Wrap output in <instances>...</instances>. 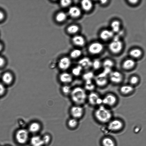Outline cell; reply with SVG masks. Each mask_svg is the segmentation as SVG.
<instances>
[{"label":"cell","instance_id":"cell-42","mask_svg":"<svg viewBox=\"0 0 146 146\" xmlns=\"http://www.w3.org/2000/svg\"><path fill=\"white\" fill-rule=\"evenodd\" d=\"M5 17V14L4 12L0 9V22L4 21Z\"/></svg>","mask_w":146,"mask_h":146},{"label":"cell","instance_id":"cell-18","mask_svg":"<svg viewBox=\"0 0 146 146\" xmlns=\"http://www.w3.org/2000/svg\"><path fill=\"white\" fill-rule=\"evenodd\" d=\"M82 12L80 8L74 6L69 8L68 14L71 18L73 19H77L81 17Z\"/></svg>","mask_w":146,"mask_h":146},{"label":"cell","instance_id":"cell-27","mask_svg":"<svg viewBox=\"0 0 146 146\" xmlns=\"http://www.w3.org/2000/svg\"><path fill=\"white\" fill-rule=\"evenodd\" d=\"M82 50L79 48L74 49L70 53V58L73 59L78 58L82 56Z\"/></svg>","mask_w":146,"mask_h":146},{"label":"cell","instance_id":"cell-17","mask_svg":"<svg viewBox=\"0 0 146 146\" xmlns=\"http://www.w3.org/2000/svg\"><path fill=\"white\" fill-rule=\"evenodd\" d=\"M71 41L74 45L79 48L84 47L86 44V40L85 37L78 34L73 36Z\"/></svg>","mask_w":146,"mask_h":146},{"label":"cell","instance_id":"cell-38","mask_svg":"<svg viewBox=\"0 0 146 146\" xmlns=\"http://www.w3.org/2000/svg\"><path fill=\"white\" fill-rule=\"evenodd\" d=\"M78 124L77 119L73 118L69 119L68 121V126L71 128L75 127Z\"/></svg>","mask_w":146,"mask_h":146},{"label":"cell","instance_id":"cell-3","mask_svg":"<svg viewBox=\"0 0 146 146\" xmlns=\"http://www.w3.org/2000/svg\"><path fill=\"white\" fill-rule=\"evenodd\" d=\"M97 107L94 111V115L95 118L102 123L110 121L113 115L111 111L109 108L103 104Z\"/></svg>","mask_w":146,"mask_h":146},{"label":"cell","instance_id":"cell-40","mask_svg":"<svg viewBox=\"0 0 146 146\" xmlns=\"http://www.w3.org/2000/svg\"><path fill=\"white\" fill-rule=\"evenodd\" d=\"M111 1L108 0H98L97 3L101 6L105 7L107 6L110 3Z\"/></svg>","mask_w":146,"mask_h":146},{"label":"cell","instance_id":"cell-22","mask_svg":"<svg viewBox=\"0 0 146 146\" xmlns=\"http://www.w3.org/2000/svg\"><path fill=\"white\" fill-rule=\"evenodd\" d=\"M123 126V123L120 120L115 119L110 121L108 128L112 130L116 131L120 129Z\"/></svg>","mask_w":146,"mask_h":146},{"label":"cell","instance_id":"cell-29","mask_svg":"<svg viewBox=\"0 0 146 146\" xmlns=\"http://www.w3.org/2000/svg\"><path fill=\"white\" fill-rule=\"evenodd\" d=\"M96 87V86L93 81V80H88L85 81L84 87V88L86 90L90 92L94 91Z\"/></svg>","mask_w":146,"mask_h":146},{"label":"cell","instance_id":"cell-13","mask_svg":"<svg viewBox=\"0 0 146 146\" xmlns=\"http://www.w3.org/2000/svg\"><path fill=\"white\" fill-rule=\"evenodd\" d=\"M122 27L121 21L118 19L114 18L110 22L108 28L115 35L118 33L122 30Z\"/></svg>","mask_w":146,"mask_h":146},{"label":"cell","instance_id":"cell-26","mask_svg":"<svg viewBox=\"0 0 146 146\" xmlns=\"http://www.w3.org/2000/svg\"><path fill=\"white\" fill-rule=\"evenodd\" d=\"M30 143L32 146H43L44 145L42 138L38 135L32 137L31 139Z\"/></svg>","mask_w":146,"mask_h":146},{"label":"cell","instance_id":"cell-37","mask_svg":"<svg viewBox=\"0 0 146 146\" xmlns=\"http://www.w3.org/2000/svg\"><path fill=\"white\" fill-rule=\"evenodd\" d=\"M126 3L129 6L135 7L141 3V0H127L125 1Z\"/></svg>","mask_w":146,"mask_h":146},{"label":"cell","instance_id":"cell-5","mask_svg":"<svg viewBox=\"0 0 146 146\" xmlns=\"http://www.w3.org/2000/svg\"><path fill=\"white\" fill-rule=\"evenodd\" d=\"M115 35V34L109 28L101 29L98 34V40L104 44H107L111 40Z\"/></svg>","mask_w":146,"mask_h":146},{"label":"cell","instance_id":"cell-33","mask_svg":"<svg viewBox=\"0 0 146 146\" xmlns=\"http://www.w3.org/2000/svg\"><path fill=\"white\" fill-rule=\"evenodd\" d=\"M83 70L82 67L78 64L72 69L71 74L72 76H79L82 74Z\"/></svg>","mask_w":146,"mask_h":146},{"label":"cell","instance_id":"cell-36","mask_svg":"<svg viewBox=\"0 0 146 146\" xmlns=\"http://www.w3.org/2000/svg\"><path fill=\"white\" fill-rule=\"evenodd\" d=\"M102 143L104 146H115L113 141L109 138H105L102 140Z\"/></svg>","mask_w":146,"mask_h":146},{"label":"cell","instance_id":"cell-2","mask_svg":"<svg viewBox=\"0 0 146 146\" xmlns=\"http://www.w3.org/2000/svg\"><path fill=\"white\" fill-rule=\"evenodd\" d=\"M87 95L84 88L77 86L72 89L69 96L74 105L82 106L87 101Z\"/></svg>","mask_w":146,"mask_h":146},{"label":"cell","instance_id":"cell-15","mask_svg":"<svg viewBox=\"0 0 146 146\" xmlns=\"http://www.w3.org/2000/svg\"><path fill=\"white\" fill-rule=\"evenodd\" d=\"M72 64L71 58L67 56L61 57L59 60L58 66L59 69L64 71L68 70Z\"/></svg>","mask_w":146,"mask_h":146},{"label":"cell","instance_id":"cell-28","mask_svg":"<svg viewBox=\"0 0 146 146\" xmlns=\"http://www.w3.org/2000/svg\"><path fill=\"white\" fill-rule=\"evenodd\" d=\"M102 67V61L98 58L92 60V68L94 70H98Z\"/></svg>","mask_w":146,"mask_h":146},{"label":"cell","instance_id":"cell-30","mask_svg":"<svg viewBox=\"0 0 146 146\" xmlns=\"http://www.w3.org/2000/svg\"><path fill=\"white\" fill-rule=\"evenodd\" d=\"M2 79L3 82L6 84H9L11 83L13 79L11 74L8 72L5 73L3 75Z\"/></svg>","mask_w":146,"mask_h":146},{"label":"cell","instance_id":"cell-19","mask_svg":"<svg viewBox=\"0 0 146 146\" xmlns=\"http://www.w3.org/2000/svg\"><path fill=\"white\" fill-rule=\"evenodd\" d=\"M58 78L60 82L64 84H68L71 83L73 80L72 74L65 71L60 74Z\"/></svg>","mask_w":146,"mask_h":146},{"label":"cell","instance_id":"cell-44","mask_svg":"<svg viewBox=\"0 0 146 146\" xmlns=\"http://www.w3.org/2000/svg\"><path fill=\"white\" fill-rule=\"evenodd\" d=\"M5 63V60L4 58L0 56V68L3 66Z\"/></svg>","mask_w":146,"mask_h":146},{"label":"cell","instance_id":"cell-39","mask_svg":"<svg viewBox=\"0 0 146 146\" xmlns=\"http://www.w3.org/2000/svg\"><path fill=\"white\" fill-rule=\"evenodd\" d=\"M72 1L70 0H62L59 2L60 6L64 8L69 7L72 3Z\"/></svg>","mask_w":146,"mask_h":146},{"label":"cell","instance_id":"cell-6","mask_svg":"<svg viewBox=\"0 0 146 146\" xmlns=\"http://www.w3.org/2000/svg\"><path fill=\"white\" fill-rule=\"evenodd\" d=\"M102 98V104L108 108L114 107L118 102L117 96L112 93L106 94Z\"/></svg>","mask_w":146,"mask_h":146},{"label":"cell","instance_id":"cell-9","mask_svg":"<svg viewBox=\"0 0 146 146\" xmlns=\"http://www.w3.org/2000/svg\"><path fill=\"white\" fill-rule=\"evenodd\" d=\"M108 76L103 72L94 77V83L99 87L103 88L106 86L109 82Z\"/></svg>","mask_w":146,"mask_h":146},{"label":"cell","instance_id":"cell-11","mask_svg":"<svg viewBox=\"0 0 146 146\" xmlns=\"http://www.w3.org/2000/svg\"><path fill=\"white\" fill-rule=\"evenodd\" d=\"M137 65V61L128 56L122 61L121 67L125 71H130L135 68Z\"/></svg>","mask_w":146,"mask_h":146},{"label":"cell","instance_id":"cell-1","mask_svg":"<svg viewBox=\"0 0 146 146\" xmlns=\"http://www.w3.org/2000/svg\"><path fill=\"white\" fill-rule=\"evenodd\" d=\"M125 47L122 38L115 35L113 39L107 44L106 49L111 55L117 56L123 52Z\"/></svg>","mask_w":146,"mask_h":146},{"label":"cell","instance_id":"cell-35","mask_svg":"<svg viewBox=\"0 0 146 146\" xmlns=\"http://www.w3.org/2000/svg\"><path fill=\"white\" fill-rule=\"evenodd\" d=\"M72 88L68 84H64L61 87V90L62 93L64 96H69Z\"/></svg>","mask_w":146,"mask_h":146},{"label":"cell","instance_id":"cell-20","mask_svg":"<svg viewBox=\"0 0 146 146\" xmlns=\"http://www.w3.org/2000/svg\"><path fill=\"white\" fill-rule=\"evenodd\" d=\"M134 87L129 84L121 85L119 89L121 94L123 96H127L132 94L135 91Z\"/></svg>","mask_w":146,"mask_h":146},{"label":"cell","instance_id":"cell-24","mask_svg":"<svg viewBox=\"0 0 146 146\" xmlns=\"http://www.w3.org/2000/svg\"><path fill=\"white\" fill-rule=\"evenodd\" d=\"M102 61V67L112 69L115 67V63L114 60L110 58H106Z\"/></svg>","mask_w":146,"mask_h":146},{"label":"cell","instance_id":"cell-45","mask_svg":"<svg viewBox=\"0 0 146 146\" xmlns=\"http://www.w3.org/2000/svg\"><path fill=\"white\" fill-rule=\"evenodd\" d=\"M4 48V45L0 41V52H1Z\"/></svg>","mask_w":146,"mask_h":146},{"label":"cell","instance_id":"cell-21","mask_svg":"<svg viewBox=\"0 0 146 146\" xmlns=\"http://www.w3.org/2000/svg\"><path fill=\"white\" fill-rule=\"evenodd\" d=\"M92 60L90 58L85 57L79 60L78 65L81 66L83 69L86 70L92 68Z\"/></svg>","mask_w":146,"mask_h":146},{"label":"cell","instance_id":"cell-34","mask_svg":"<svg viewBox=\"0 0 146 146\" xmlns=\"http://www.w3.org/2000/svg\"><path fill=\"white\" fill-rule=\"evenodd\" d=\"M82 78L85 81L93 80L94 78V74L92 71H88L83 74L82 76Z\"/></svg>","mask_w":146,"mask_h":146},{"label":"cell","instance_id":"cell-32","mask_svg":"<svg viewBox=\"0 0 146 146\" xmlns=\"http://www.w3.org/2000/svg\"><path fill=\"white\" fill-rule=\"evenodd\" d=\"M40 126L37 122H32L30 125L29 127V130L32 133H35L38 132L40 129Z\"/></svg>","mask_w":146,"mask_h":146},{"label":"cell","instance_id":"cell-23","mask_svg":"<svg viewBox=\"0 0 146 146\" xmlns=\"http://www.w3.org/2000/svg\"><path fill=\"white\" fill-rule=\"evenodd\" d=\"M80 30V26L76 24H71L68 25L66 29L68 34L73 36L77 34Z\"/></svg>","mask_w":146,"mask_h":146},{"label":"cell","instance_id":"cell-7","mask_svg":"<svg viewBox=\"0 0 146 146\" xmlns=\"http://www.w3.org/2000/svg\"><path fill=\"white\" fill-rule=\"evenodd\" d=\"M109 82L114 84H121L124 80V76L120 71L117 70H112L108 76Z\"/></svg>","mask_w":146,"mask_h":146},{"label":"cell","instance_id":"cell-41","mask_svg":"<svg viewBox=\"0 0 146 146\" xmlns=\"http://www.w3.org/2000/svg\"><path fill=\"white\" fill-rule=\"evenodd\" d=\"M42 139L44 145L47 144L50 141V137L49 135H46L43 136Z\"/></svg>","mask_w":146,"mask_h":146},{"label":"cell","instance_id":"cell-16","mask_svg":"<svg viewBox=\"0 0 146 146\" xmlns=\"http://www.w3.org/2000/svg\"><path fill=\"white\" fill-rule=\"evenodd\" d=\"M28 137V132L25 129H19L16 133V139L18 143L21 144L25 143L27 141Z\"/></svg>","mask_w":146,"mask_h":146},{"label":"cell","instance_id":"cell-4","mask_svg":"<svg viewBox=\"0 0 146 146\" xmlns=\"http://www.w3.org/2000/svg\"><path fill=\"white\" fill-rule=\"evenodd\" d=\"M106 48L104 43L99 40H94L88 44L86 50L89 56L95 58L102 55Z\"/></svg>","mask_w":146,"mask_h":146},{"label":"cell","instance_id":"cell-43","mask_svg":"<svg viewBox=\"0 0 146 146\" xmlns=\"http://www.w3.org/2000/svg\"><path fill=\"white\" fill-rule=\"evenodd\" d=\"M5 91V88L3 85L0 82V96L4 94Z\"/></svg>","mask_w":146,"mask_h":146},{"label":"cell","instance_id":"cell-25","mask_svg":"<svg viewBox=\"0 0 146 146\" xmlns=\"http://www.w3.org/2000/svg\"><path fill=\"white\" fill-rule=\"evenodd\" d=\"M67 14L63 11L58 12L54 17L55 21L57 23H61L64 22L67 18Z\"/></svg>","mask_w":146,"mask_h":146},{"label":"cell","instance_id":"cell-31","mask_svg":"<svg viewBox=\"0 0 146 146\" xmlns=\"http://www.w3.org/2000/svg\"><path fill=\"white\" fill-rule=\"evenodd\" d=\"M140 80V78L138 76L135 74L132 75L129 78V84L135 87L139 84Z\"/></svg>","mask_w":146,"mask_h":146},{"label":"cell","instance_id":"cell-12","mask_svg":"<svg viewBox=\"0 0 146 146\" xmlns=\"http://www.w3.org/2000/svg\"><path fill=\"white\" fill-rule=\"evenodd\" d=\"M69 112L72 118L77 119L83 116L84 110L81 106L74 105L70 108Z\"/></svg>","mask_w":146,"mask_h":146},{"label":"cell","instance_id":"cell-10","mask_svg":"<svg viewBox=\"0 0 146 146\" xmlns=\"http://www.w3.org/2000/svg\"><path fill=\"white\" fill-rule=\"evenodd\" d=\"M128 56L137 61L141 59L144 55L143 50L141 48L134 46L131 48L128 52Z\"/></svg>","mask_w":146,"mask_h":146},{"label":"cell","instance_id":"cell-14","mask_svg":"<svg viewBox=\"0 0 146 146\" xmlns=\"http://www.w3.org/2000/svg\"><path fill=\"white\" fill-rule=\"evenodd\" d=\"M80 8L83 12L87 13H91L94 10V1L90 0H83L80 2Z\"/></svg>","mask_w":146,"mask_h":146},{"label":"cell","instance_id":"cell-8","mask_svg":"<svg viewBox=\"0 0 146 146\" xmlns=\"http://www.w3.org/2000/svg\"><path fill=\"white\" fill-rule=\"evenodd\" d=\"M87 101L92 106H98L102 104V98L96 92H90L87 95Z\"/></svg>","mask_w":146,"mask_h":146}]
</instances>
